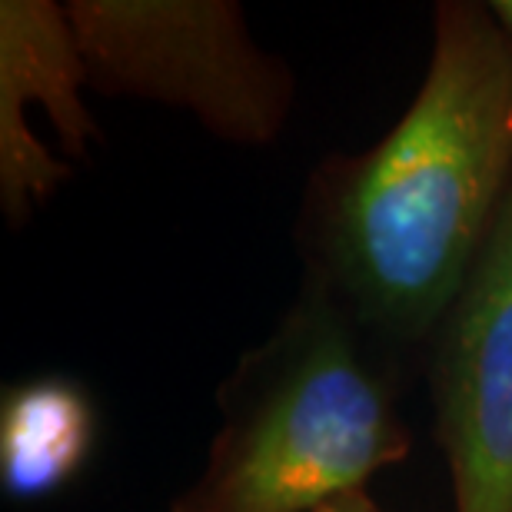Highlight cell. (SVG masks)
Masks as SVG:
<instances>
[{
  "mask_svg": "<svg viewBox=\"0 0 512 512\" xmlns=\"http://www.w3.org/2000/svg\"><path fill=\"white\" fill-rule=\"evenodd\" d=\"M87 80L104 97L180 107L233 147H270L296 84L233 0H70Z\"/></svg>",
  "mask_w": 512,
  "mask_h": 512,
  "instance_id": "obj_3",
  "label": "cell"
},
{
  "mask_svg": "<svg viewBox=\"0 0 512 512\" xmlns=\"http://www.w3.org/2000/svg\"><path fill=\"white\" fill-rule=\"evenodd\" d=\"M97 443V409L80 383L37 376L0 399V486L10 499H44L74 483Z\"/></svg>",
  "mask_w": 512,
  "mask_h": 512,
  "instance_id": "obj_6",
  "label": "cell"
},
{
  "mask_svg": "<svg viewBox=\"0 0 512 512\" xmlns=\"http://www.w3.org/2000/svg\"><path fill=\"white\" fill-rule=\"evenodd\" d=\"M310 512H389V509H383L380 503H376L366 489H353V493L336 496V499H330V503L316 506Z\"/></svg>",
  "mask_w": 512,
  "mask_h": 512,
  "instance_id": "obj_7",
  "label": "cell"
},
{
  "mask_svg": "<svg viewBox=\"0 0 512 512\" xmlns=\"http://www.w3.org/2000/svg\"><path fill=\"white\" fill-rule=\"evenodd\" d=\"M84 87L87 64L77 47L67 7L54 0H4L0 4V133L17 130L34 110L57 140L70 167L90 160L100 143Z\"/></svg>",
  "mask_w": 512,
  "mask_h": 512,
  "instance_id": "obj_5",
  "label": "cell"
},
{
  "mask_svg": "<svg viewBox=\"0 0 512 512\" xmlns=\"http://www.w3.org/2000/svg\"><path fill=\"white\" fill-rule=\"evenodd\" d=\"M217 399L207 463L170 512H310L413 449L376 340L313 280Z\"/></svg>",
  "mask_w": 512,
  "mask_h": 512,
  "instance_id": "obj_2",
  "label": "cell"
},
{
  "mask_svg": "<svg viewBox=\"0 0 512 512\" xmlns=\"http://www.w3.org/2000/svg\"><path fill=\"white\" fill-rule=\"evenodd\" d=\"M436 443L456 512H512V187L433 336Z\"/></svg>",
  "mask_w": 512,
  "mask_h": 512,
  "instance_id": "obj_4",
  "label": "cell"
},
{
  "mask_svg": "<svg viewBox=\"0 0 512 512\" xmlns=\"http://www.w3.org/2000/svg\"><path fill=\"white\" fill-rule=\"evenodd\" d=\"M512 187V37L493 4L443 0L413 104L333 153L303 197L306 280L376 343L433 340Z\"/></svg>",
  "mask_w": 512,
  "mask_h": 512,
  "instance_id": "obj_1",
  "label": "cell"
},
{
  "mask_svg": "<svg viewBox=\"0 0 512 512\" xmlns=\"http://www.w3.org/2000/svg\"><path fill=\"white\" fill-rule=\"evenodd\" d=\"M493 10H496V17L503 20V27L509 30V37H512V0H493Z\"/></svg>",
  "mask_w": 512,
  "mask_h": 512,
  "instance_id": "obj_8",
  "label": "cell"
}]
</instances>
